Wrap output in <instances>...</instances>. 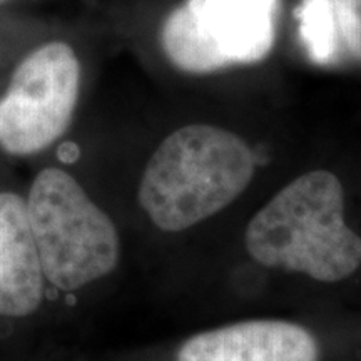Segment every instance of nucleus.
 Returning a JSON list of instances; mask_svg holds the SVG:
<instances>
[{"mask_svg":"<svg viewBox=\"0 0 361 361\" xmlns=\"http://www.w3.org/2000/svg\"><path fill=\"white\" fill-rule=\"evenodd\" d=\"M159 40L188 74L258 64L274 44V0H186L162 22Z\"/></svg>","mask_w":361,"mask_h":361,"instance_id":"obj_4","label":"nucleus"},{"mask_svg":"<svg viewBox=\"0 0 361 361\" xmlns=\"http://www.w3.org/2000/svg\"><path fill=\"white\" fill-rule=\"evenodd\" d=\"M174 361H322V348L300 323L246 319L189 336Z\"/></svg>","mask_w":361,"mask_h":361,"instance_id":"obj_6","label":"nucleus"},{"mask_svg":"<svg viewBox=\"0 0 361 361\" xmlns=\"http://www.w3.org/2000/svg\"><path fill=\"white\" fill-rule=\"evenodd\" d=\"M44 281L25 201L0 192V318L32 314L42 303Z\"/></svg>","mask_w":361,"mask_h":361,"instance_id":"obj_7","label":"nucleus"},{"mask_svg":"<svg viewBox=\"0 0 361 361\" xmlns=\"http://www.w3.org/2000/svg\"><path fill=\"white\" fill-rule=\"evenodd\" d=\"M301 37L318 64L361 66V0H303Z\"/></svg>","mask_w":361,"mask_h":361,"instance_id":"obj_8","label":"nucleus"},{"mask_svg":"<svg viewBox=\"0 0 361 361\" xmlns=\"http://www.w3.org/2000/svg\"><path fill=\"white\" fill-rule=\"evenodd\" d=\"M80 62L52 40L22 59L0 97V147L12 156L42 152L66 133L80 92Z\"/></svg>","mask_w":361,"mask_h":361,"instance_id":"obj_5","label":"nucleus"},{"mask_svg":"<svg viewBox=\"0 0 361 361\" xmlns=\"http://www.w3.org/2000/svg\"><path fill=\"white\" fill-rule=\"evenodd\" d=\"M256 166L255 151L233 130L183 126L149 157L139 206L161 231H188L238 201L255 179Z\"/></svg>","mask_w":361,"mask_h":361,"instance_id":"obj_2","label":"nucleus"},{"mask_svg":"<svg viewBox=\"0 0 361 361\" xmlns=\"http://www.w3.org/2000/svg\"><path fill=\"white\" fill-rule=\"evenodd\" d=\"M245 247L263 268L341 283L361 268V236L346 223L345 188L328 169L296 176L246 226Z\"/></svg>","mask_w":361,"mask_h":361,"instance_id":"obj_1","label":"nucleus"},{"mask_svg":"<svg viewBox=\"0 0 361 361\" xmlns=\"http://www.w3.org/2000/svg\"><path fill=\"white\" fill-rule=\"evenodd\" d=\"M25 209L44 278L57 290H80L109 276L119 264L114 223L67 171H40Z\"/></svg>","mask_w":361,"mask_h":361,"instance_id":"obj_3","label":"nucleus"}]
</instances>
